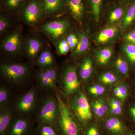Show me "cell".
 <instances>
[{"label": "cell", "instance_id": "16", "mask_svg": "<svg viewBox=\"0 0 135 135\" xmlns=\"http://www.w3.org/2000/svg\"><path fill=\"white\" fill-rule=\"evenodd\" d=\"M17 93L5 81L0 82V108L9 107Z\"/></svg>", "mask_w": 135, "mask_h": 135}, {"label": "cell", "instance_id": "17", "mask_svg": "<svg viewBox=\"0 0 135 135\" xmlns=\"http://www.w3.org/2000/svg\"><path fill=\"white\" fill-rule=\"evenodd\" d=\"M93 70V64L90 57L87 56L83 59L77 69V75L81 82H85L89 79Z\"/></svg>", "mask_w": 135, "mask_h": 135}, {"label": "cell", "instance_id": "5", "mask_svg": "<svg viewBox=\"0 0 135 135\" xmlns=\"http://www.w3.org/2000/svg\"><path fill=\"white\" fill-rule=\"evenodd\" d=\"M63 16L49 19L33 31L42 34L48 41L55 46L60 39L65 38L70 29V22Z\"/></svg>", "mask_w": 135, "mask_h": 135}, {"label": "cell", "instance_id": "38", "mask_svg": "<svg viewBox=\"0 0 135 135\" xmlns=\"http://www.w3.org/2000/svg\"><path fill=\"white\" fill-rule=\"evenodd\" d=\"M86 135H100L97 129L95 127H90L88 129Z\"/></svg>", "mask_w": 135, "mask_h": 135}, {"label": "cell", "instance_id": "7", "mask_svg": "<svg viewBox=\"0 0 135 135\" xmlns=\"http://www.w3.org/2000/svg\"><path fill=\"white\" fill-rule=\"evenodd\" d=\"M59 70L57 64L46 69L37 68L35 72V85L45 95L56 94L57 91Z\"/></svg>", "mask_w": 135, "mask_h": 135}, {"label": "cell", "instance_id": "11", "mask_svg": "<svg viewBox=\"0 0 135 135\" xmlns=\"http://www.w3.org/2000/svg\"><path fill=\"white\" fill-rule=\"evenodd\" d=\"M42 34L34 31L24 36V56L27 59V62L33 66L47 44L46 39Z\"/></svg>", "mask_w": 135, "mask_h": 135}, {"label": "cell", "instance_id": "24", "mask_svg": "<svg viewBox=\"0 0 135 135\" xmlns=\"http://www.w3.org/2000/svg\"><path fill=\"white\" fill-rule=\"evenodd\" d=\"M103 0H86L93 16L97 22L99 21Z\"/></svg>", "mask_w": 135, "mask_h": 135}, {"label": "cell", "instance_id": "12", "mask_svg": "<svg viewBox=\"0 0 135 135\" xmlns=\"http://www.w3.org/2000/svg\"><path fill=\"white\" fill-rule=\"evenodd\" d=\"M36 123L32 119L13 116L5 135H34Z\"/></svg>", "mask_w": 135, "mask_h": 135}, {"label": "cell", "instance_id": "20", "mask_svg": "<svg viewBox=\"0 0 135 135\" xmlns=\"http://www.w3.org/2000/svg\"><path fill=\"white\" fill-rule=\"evenodd\" d=\"M34 135H62L57 124L38 123Z\"/></svg>", "mask_w": 135, "mask_h": 135}, {"label": "cell", "instance_id": "6", "mask_svg": "<svg viewBox=\"0 0 135 135\" xmlns=\"http://www.w3.org/2000/svg\"><path fill=\"white\" fill-rule=\"evenodd\" d=\"M65 100L80 127L85 126L91 120L92 117V110L84 93L80 91Z\"/></svg>", "mask_w": 135, "mask_h": 135}, {"label": "cell", "instance_id": "36", "mask_svg": "<svg viewBox=\"0 0 135 135\" xmlns=\"http://www.w3.org/2000/svg\"><path fill=\"white\" fill-rule=\"evenodd\" d=\"M124 39L128 43L135 45V31H131L125 35Z\"/></svg>", "mask_w": 135, "mask_h": 135}, {"label": "cell", "instance_id": "2", "mask_svg": "<svg viewBox=\"0 0 135 135\" xmlns=\"http://www.w3.org/2000/svg\"><path fill=\"white\" fill-rule=\"evenodd\" d=\"M44 95L34 84L26 91L16 94L9 107L13 116L35 120L36 113Z\"/></svg>", "mask_w": 135, "mask_h": 135}, {"label": "cell", "instance_id": "44", "mask_svg": "<svg viewBox=\"0 0 135 135\" xmlns=\"http://www.w3.org/2000/svg\"><path fill=\"white\" fill-rule=\"evenodd\" d=\"M135 135V134H130V135Z\"/></svg>", "mask_w": 135, "mask_h": 135}, {"label": "cell", "instance_id": "13", "mask_svg": "<svg viewBox=\"0 0 135 135\" xmlns=\"http://www.w3.org/2000/svg\"><path fill=\"white\" fill-rule=\"evenodd\" d=\"M43 10L44 20L62 16L66 13L65 0H40Z\"/></svg>", "mask_w": 135, "mask_h": 135}, {"label": "cell", "instance_id": "39", "mask_svg": "<svg viewBox=\"0 0 135 135\" xmlns=\"http://www.w3.org/2000/svg\"><path fill=\"white\" fill-rule=\"evenodd\" d=\"M111 112L112 113L116 115H119L122 113V107H116L110 105Z\"/></svg>", "mask_w": 135, "mask_h": 135}, {"label": "cell", "instance_id": "4", "mask_svg": "<svg viewBox=\"0 0 135 135\" xmlns=\"http://www.w3.org/2000/svg\"><path fill=\"white\" fill-rule=\"evenodd\" d=\"M77 69L76 65L68 64L59 70L57 91L64 99L80 91L81 82L77 75Z\"/></svg>", "mask_w": 135, "mask_h": 135}, {"label": "cell", "instance_id": "18", "mask_svg": "<svg viewBox=\"0 0 135 135\" xmlns=\"http://www.w3.org/2000/svg\"><path fill=\"white\" fill-rule=\"evenodd\" d=\"M26 1V0H4L0 3L1 11L16 16Z\"/></svg>", "mask_w": 135, "mask_h": 135}, {"label": "cell", "instance_id": "27", "mask_svg": "<svg viewBox=\"0 0 135 135\" xmlns=\"http://www.w3.org/2000/svg\"><path fill=\"white\" fill-rule=\"evenodd\" d=\"M112 50L110 48H105L97 53L96 58L98 62L102 65L106 64L111 57Z\"/></svg>", "mask_w": 135, "mask_h": 135}, {"label": "cell", "instance_id": "32", "mask_svg": "<svg viewBox=\"0 0 135 135\" xmlns=\"http://www.w3.org/2000/svg\"><path fill=\"white\" fill-rule=\"evenodd\" d=\"M99 80L101 82L106 84H113L117 81V78L114 74L110 72L103 74L100 76Z\"/></svg>", "mask_w": 135, "mask_h": 135}, {"label": "cell", "instance_id": "29", "mask_svg": "<svg viewBox=\"0 0 135 135\" xmlns=\"http://www.w3.org/2000/svg\"><path fill=\"white\" fill-rule=\"evenodd\" d=\"M55 46L58 55H65L70 51V46L65 38L60 39Z\"/></svg>", "mask_w": 135, "mask_h": 135}, {"label": "cell", "instance_id": "42", "mask_svg": "<svg viewBox=\"0 0 135 135\" xmlns=\"http://www.w3.org/2000/svg\"><path fill=\"white\" fill-rule=\"evenodd\" d=\"M4 1V0H0V3L3 2Z\"/></svg>", "mask_w": 135, "mask_h": 135}, {"label": "cell", "instance_id": "34", "mask_svg": "<svg viewBox=\"0 0 135 135\" xmlns=\"http://www.w3.org/2000/svg\"><path fill=\"white\" fill-rule=\"evenodd\" d=\"M124 11L122 8L117 7L113 10L110 13L109 21L114 22L120 19L123 15Z\"/></svg>", "mask_w": 135, "mask_h": 135}, {"label": "cell", "instance_id": "14", "mask_svg": "<svg viewBox=\"0 0 135 135\" xmlns=\"http://www.w3.org/2000/svg\"><path fill=\"white\" fill-rule=\"evenodd\" d=\"M65 8L66 12L82 24L85 13L84 0H65Z\"/></svg>", "mask_w": 135, "mask_h": 135}, {"label": "cell", "instance_id": "30", "mask_svg": "<svg viewBox=\"0 0 135 135\" xmlns=\"http://www.w3.org/2000/svg\"><path fill=\"white\" fill-rule=\"evenodd\" d=\"M123 49L129 60L135 64V45L127 43L123 46Z\"/></svg>", "mask_w": 135, "mask_h": 135}, {"label": "cell", "instance_id": "19", "mask_svg": "<svg viewBox=\"0 0 135 135\" xmlns=\"http://www.w3.org/2000/svg\"><path fill=\"white\" fill-rule=\"evenodd\" d=\"M79 35V42L76 48L73 51L71 57L75 59L83 55L88 49L90 46V41L88 37L83 32H77Z\"/></svg>", "mask_w": 135, "mask_h": 135}, {"label": "cell", "instance_id": "25", "mask_svg": "<svg viewBox=\"0 0 135 135\" xmlns=\"http://www.w3.org/2000/svg\"><path fill=\"white\" fill-rule=\"evenodd\" d=\"M117 31L116 28L114 27L104 29L98 35L97 38V42L101 44L107 42L114 37Z\"/></svg>", "mask_w": 135, "mask_h": 135}, {"label": "cell", "instance_id": "22", "mask_svg": "<svg viewBox=\"0 0 135 135\" xmlns=\"http://www.w3.org/2000/svg\"><path fill=\"white\" fill-rule=\"evenodd\" d=\"M9 14L1 11L0 36H4L14 27H12Z\"/></svg>", "mask_w": 135, "mask_h": 135}, {"label": "cell", "instance_id": "35", "mask_svg": "<svg viewBox=\"0 0 135 135\" xmlns=\"http://www.w3.org/2000/svg\"><path fill=\"white\" fill-rule=\"evenodd\" d=\"M116 67L122 74L126 75L128 72V66L127 62L121 57H118L115 62Z\"/></svg>", "mask_w": 135, "mask_h": 135}, {"label": "cell", "instance_id": "10", "mask_svg": "<svg viewBox=\"0 0 135 135\" xmlns=\"http://www.w3.org/2000/svg\"><path fill=\"white\" fill-rule=\"evenodd\" d=\"M56 95L59 104L57 125L62 135H81V127L70 112L64 99L58 92Z\"/></svg>", "mask_w": 135, "mask_h": 135}, {"label": "cell", "instance_id": "26", "mask_svg": "<svg viewBox=\"0 0 135 135\" xmlns=\"http://www.w3.org/2000/svg\"><path fill=\"white\" fill-rule=\"evenodd\" d=\"M92 108L94 113L98 117H103L108 111V107L103 100L95 101L93 103Z\"/></svg>", "mask_w": 135, "mask_h": 135}, {"label": "cell", "instance_id": "43", "mask_svg": "<svg viewBox=\"0 0 135 135\" xmlns=\"http://www.w3.org/2000/svg\"><path fill=\"white\" fill-rule=\"evenodd\" d=\"M126 1H132L133 0H125Z\"/></svg>", "mask_w": 135, "mask_h": 135}, {"label": "cell", "instance_id": "40", "mask_svg": "<svg viewBox=\"0 0 135 135\" xmlns=\"http://www.w3.org/2000/svg\"><path fill=\"white\" fill-rule=\"evenodd\" d=\"M113 93L115 96L121 99L120 94L118 86L114 88L113 90Z\"/></svg>", "mask_w": 135, "mask_h": 135}, {"label": "cell", "instance_id": "28", "mask_svg": "<svg viewBox=\"0 0 135 135\" xmlns=\"http://www.w3.org/2000/svg\"><path fill=\"white\" fill-rule=\"evenodd\" d=\"M135 19V2L129 7L123 18V26L124 28L129 26Z\"/></svg>", "mask_w": 135, "mask_h": 135}, {"label": "cell", "instance_id": "31", "mask_svg": "<svg viewBox=\"0 0 135 135\" xmlns=\"http://www.w3.org/2000/svg\"><path fill=\"white\" fill-rule=\"evenodd\" d=\"M65 38L70 46V51H73L76 48L79 42V38L78 33H77L76 34L71 33L68 34Z\"/></svg>", "mask_w": 135, "mask_h": 135}, {"label": "cell", "instance_id": "41", "mask_svg": "<svg viewBox=\"0 0 135 135\" xmlns=\"http://www.w3.org/2000/svg\"><path fill=\"white\" fill-rule=\"evenodd\" d=\"M130 112L131 115L133 116V119L135 121V107L131 108Z\"/></svg>", "mask_w": 135, "mask_h": 135}, {"label": "cell", "instance_id": "21", "mask_svg": "<svg viewBox=\"0 0 135 135\" xmlns=\"http://www.w3.org/2000/svg\"><path fill=\"white\" fill-rule=\"evenodd\" d=\"M13 116L9 107L0 108V135H5Z\"/></svg>", "mask_w": 135, "mask_h": 135}, {"label": "cell", "instance_id": "3", "mask_svg": "<svg viewBox=\"0 0 135 135\" xmlns=\"http://www.w3.org/2000/svg\"><path fill=\"white\" fill-rule=\"evenodd\" d=\"M23 29L21 25H16L3 36L1 41L2 58L22 60L23 52Z\"/></svg>", "mask_w": 135, "mask_h": 135}, {"label": "cell", "instance_id": "37", "mask_svg": "<svg viewBox=\"0 0 135 135\" xmlns=\"http://www.w3.org/2000/svg\"><path fill=\"white\" fill-rule=\"evenodd\" d=\"M119 90L121 95V99L122 101H123L128 95V90L127 87L125 85H120L118 86Z\"/></svg>", "mask_w": 135, "mask_h": 135}, {"label": "cell", "instance_id": "1", "mask_svg": "<svg viewBox=\"0 0 135 135\" xmlns=\"http://www.w3.org/2000/svg\"><path fill=\"white\" fill-rule=\"evenodd\" d=\"M34 66L22 60L1 59V79L7 83L17 94L29 89L34 85Z\"/></svg>", "mask_w": 135, "mask_h": 135}, {"label": "cell", "instance_id": "8", "mask_svg": "<svg viewBox=\"0 0 135 135\" xmlns=\"http://www.w3.org/2000/svg\"><path fill=\"white\" fill-rule=\"evenodd\" d=\"M16 16L20 22L35 30L43 23V10L40 0H26Z\"/></svg>", "mask_w": 135, "mask_h": 135}, {"label": "cell", "instance_id": "33", "mask_svg": "<svg viewBox=\"0 0 135 135\" xmlns=\"http://www.w3.org/2000/svg\"><path fill=\"white\" fill-rule=\"evenodd\" d=\"M88 90L90 95L94 96H99L104 94L105 92V88L102 85L95 84L89 87Z\"/></svg>", "mask_w": 135, "mask_h": 135}, {"label": "cell", "instance_id": "23", "mask_svg": "<svg viewBox=\"0 0 135 135\" xmlns=\"http://www.w3.org/2000/svg\"><path fill=\"white\" fill-rule=\"evenodd\" d=\"M105 127L109 131L113 134H118L123 133L124 127L123 123L118 118H110L107 121Z\"/></svg>", "mask_w": 135, "mask_h": 135}, {"label": "cell", "instance_id": "15", "mask_svg": "<svg viewBox=\"0 0 135 135\" xmlns=\"http://www.w3.org/2000/svg\"><path fill=\"white\" fill-rule=\"evenodd\" d=\"M55 57L52 52L50 44L47 43L34 64L33 66L40 69H46L57 65Z\"/></svg>", "mask_w": 135, "mask_h": 135}, {"label": "cell", "instance_id": "9", "mask_svg": "<svg viewBox=\"0 0 135 135\" xmlns=\"http://www.w3.org/2000/svg\"><path fill=\"white\" fill-rule=\"evenodd\" d=\"M59 104L56 93L46 94L37 111L35 121L38 123L57 124Z\"/></svg>", "mask_w": 135, "mask_h": 135}]
</instances>
